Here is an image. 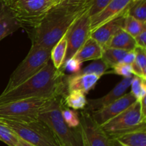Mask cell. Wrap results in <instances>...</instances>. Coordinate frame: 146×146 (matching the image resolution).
Segmentation results:
<instances>
[{"instance_id": "1", "label": "cell", "mask_w": 146, "mask_h": 146, "mask_svg": "<svg viewBox=\"0 0 146 146\" xmlns=\"http://www.w3.org/2000/svg\"><path fill=\"white\" fill-rule=\"evenodd\" d=\"M66 95V75L51 61L21 85L0 95V105L30 98H54Z\"/></svg>"}, {"instance_id": "2", "label": "cell", "mask_w": 146, "mask_h": 146, "mask_svg": "<svg viewBox=\"0 0 146 146\" xmlns=\"http://www.w3.org/2000/svg\"><path fill=\"white\" fill-rule=\"evenodd\" d=\"M89 7L54 6L36 27L27 33L31 46L51 50Z\"/></svg>"}, {"instance_id": "3", "label": "cell", "mask_w": 146, "mask_h": 146, "mask_svg": "<svg viewBox=\"0 0 146 146\" xmlns=\"http://www.w3.org/2000/svg\"><path fill=\"white\" fill-rule=\"evenodd\" d=\"M59 98L50 99L41 110L38 119L52 131L62 146H84L79 128H68L64 121L61 115L62 101Z\"/></svg>"}, {"instance_id": "4", "label": "cell", "mask_w": 146, "mask_h": 146, "mask_svg": "<svg viewBox=\"0 0 146 146\" xmlns=\"http://www.w3.org/2000/svg\"><path fill=\"white\" fill-rule=\"evenodd\" d=\"M55 5L54 0H15L8 8L20 27L29 33Z\"/></svg>"}, {"instance_id": "5", "label": "cell", "mask_w": 146, "mask_h": 146, "mask_svg": "<svg viewBox=\"0 0 146 146\" xmlns=\"http://www.w3.org/2000/svg\"><path fill=\"white\" fill-rule=\"evenodd\" d=\"M21 139L34 146H61L51 129L40 120L17 122L0 119Z\"/></svg>"}, {"instance_id": "6", "label": "cell", "mask_w": 146, "mask_h": 146, "mask_svg": "<svg viewBox=\"0 0 146 146\" xmlns=\"http://www.w3.org/2000/svg\"><path fill=\"white\" fill-rule=\"evenodd\" d=\"M51 61V50L31 46L24 59L11 74L4 92L21 85L35 75Z\"/></svg>"}, {"instance_id": "7", "label": "cell", "mask_w": 146, "mask_h": 146, "mask_svg": "<svg viewBox=\"0 0 146 146\" xmlns=\"http://www.w3.org/2000/svg\"><path fill=\"white\" fill-rule=\"evenodd\" d=\"M51 98H30L0 105V119L17 122H30L38 120L43 107Z\"/></svg>"}, {"instance_id": "8", "label": "cell", "mask_w": 146, "mask_h": 146, "mask_svg": "<svg viewBox=\"0 0 146 146\" xmlns=\"http://www.w3.org/2000/svg\"><path fill=\"white\" fill-rule=\"evenodd\" d=\"M146 125V116L141 109V103L136 101L131 106L101 125L111 138Z\"/></svg>"}, {"instance_id": "9", "label": "cell", "mask_w": 146, "mask_h": 146, "mask_svg": "<svg viewBox=\"0 0 146 146\" xmlns=\"http://www.w3.org/2000/svg\"><path fill=\"white\" fill-rule=\"evenodd\" d=\"M78 128L84 146H115L111 138L87 111L81 113Z\"/></svg>"}, {"instance_id": "10", "label": "cell", "mask_w": 146, "mask_h": 146, "mask_svg": "<svg viewBox=\"0 0 146 146\" xmlns=\"http://www.w3.org/2000/svg\"><path fill=\"white\" fill-rule=\"evenodd\" d=\"M90 34L91 17L88 9L76 20L67 32V49L64 62L76 55L89 38Z\"/></svg>"}, {"instance_id": "11", "label": "cell", "mask_w": 146, "mask_h": 146, "mask_svg": "<svg viewBox=\"0 0 146 146\" xmlns=\"http://www.w3.org/2000/svg\"><path fill=\"white\" fill-rule=\"evenodd\" d=\"M135 101H136V99L134 98L131 92L127 93L121 98L117 99L116 101L106 106L98 111L90 113L91 114V116L94 118V121L100 126H101L108 121L125 111Z\"/></svg>"}, {"instance_id": "12", "label": "cell", "mask_w": 146, "mask_h": 146, "mask_svg": "<svg viewBox=\"0 0 146 146\" xmlns=\"http://www.w3.org/2000/svg\"><path fill=\"white\" fill-rule=\"evenodd\" d=\"M131 0H112L104 9L91 17V33L108 21L127 14Z\"/></svg>"}, {"instance_id": "13", "label": "cell", "mask_w": 146, "mask_h": 146, "mask_svg": "<svg viewBox=\"0 0 146 146\" xmlns=\"http://www.w3.org/2000/svg\"><path fill=\"white\" fill-rule=\"evenodd\" d=\"M132 79L133 76L130 78H123V79L120 81L106 95L101 98L87 100V108L86 111L89 113L95 112L121 98L131 86Z\"/></svg>"}, {"instance_id": "14", "label": "cell", "mask_w": 146, "mask_h": 146, "mask_svg": "<svg viewBox=\"0 0 146 146\" xmlns=\"http://www.w3.org/2000/svg\"><path fill=\"white\" fill-rule=\"evenodd\" d=\"M127 14L119 16L106 24H103L91 33L90 36L97 41L104 49L108 47V44L114 35L123 29L124 19Z\"/></svg>"}, {"instance_id": "15", "label": "cell", "mask_w": 146, "mask_h": 146, "mask_svg": "<svg viewBox=\"0 0 146 146\" xmlns=\"http://www.w3.org/2000/svg\"><path fill=\"white\" fill-rule=\"evenodd\" d=\"M101 77L95 74H81L66 76V94L71 91H78L87 94L94 89Z\"/></svg>"}, {"instance_id": "16", "label": "cell", "mask_w": 146, "mask_h": 146, "mask_svg": "<svg viewBox=\"0 0 146 146\" xmlns=\"http://www.w3.org/2000/svg\"><path fill=\"white\" fill-rule=\"evenodd\" d=\"M113 142L118 143L125 146H146V127L145 125L116 135L111 138Z\"/></svg>"}, {"instance_id": "17", "label": "cell", "mask_w": 146, "mask_h": 146, "mask_svg": "<svg viewBox=\"0 0 146 146\" xmlns=\"http://www.w3.org/2000/svg\"><path fill=\"white\" fill-rule=\"evenodd\" d=\"M103 52L104 48L96 40L90 36L74 57L81 62L91 60L96 61L101 59Z\"/></svg>"}, {"instance_id": "18", "label": "cell", "mask_w": 146, "mask_h": 146, "mask_svg": "<svg viewBox=\"0 0 146 146\" xmlns=\"http://www.w3.org/2000/svg\"><path fill=\"white\" fill-rule=\"evenodd\" d=\"M20 28L8 7L0 4V41Z\"/></svg>"}, {"instance_id": "19", "label": "cell", "mask_w": 146, "mask_h": 146, "mask_svg": "<svg viewBox=\"0 0 146 146\" xmlns=\"http://www.w3.org/2000/svg\"><path fill=\"white\" fill-rule=\"evenodd\" d=\"M108 47L130 51L135 50L137 46L134 37L121 29L111 38Z\"/></svg>"}, {"instance_id": "20", "label": "cell", "mask_w": 146, "mask_h": 146, "mask_svg": "<svg viewBox=\"0 0 146 146\" xmlns=\"http://www.w3.org/2000/svg\"><path fill=\"white\" fill-rule=\"evenodd\" d=\"M66 49L67 33L55 44V46L51 50V61L56 69L60 70L62 68L65 60Z\"/></svg>"}, {"instance_id": "21", "label": "cell", "mask_w": 146, "mask_h": 146, "mask_svg": "<svg viewBox=\"0 0 146 146\" xmlns=\"http://www.w3.org/2000/svg\"><path fill=\"white\" fill-rule=\"evenodd\" d=\"M64 104L68 108L74 110H82L87 105L86 94L78 91L68 93L64 96Z\"/></svg>"}, {"instance_id": "22", "label": "cell", "mask_w": 146, "mask_h": 146, "mask_svg": "<svg viewBox=\"0 0 146 146\" xmlns=\"http://www.w3.org/2000/svg\"><path fill=\"white\" fill-rule=\"evenodd\" d=\"M136 58L132 64L133 76L146 80V49L136 47Z\"/></svg>"}, {"instance_id": "23", "label": "cell", "mask_w": 146, "mask_h": 146, "mask_svg": "<svg viewBox=\"0 0 146 146\" xmlns=\"http://www.w3.org/2000/svg\"><path fill=\"white\" fill-rule=\"evenodd\" d=\"M127 51L124 50L114 48H106L104 49L101 59L108 65L109 68H112L119 63H121Z\"/></svg>"}, {"instance_id": "24", "label": "cell", "mask_w": 146, "mask_h": 146, "mask_svg": "<svg viewBox=\"0 0 146 146\" xmlns=\"http://www.w3.org/2000/svg\"><path fill=\"white\" fill-rule=\"evenodd\" d=\"M123 29L133 37H135L143 30L146 29V24L126 14L124 19Z\"/></svg>"}, {"instance_id": "25", "label": "cell", "mask_w": 146, "mask_h": 146, "mask_svg": "<svg viewBox=\"0 0 146 146\" xmlns=\"http://www.w3.org/2000/svg\"><path fill=\"white\" fill-rule=\"evenodd\" d=\"M127 15L146 24V0L131 3L127 11Z\"/></svg>"}, {"instance_id": "26", "label": "cell", "mask_w": 146, "mask_h": 146, "mask_svg": "<svg viewBox=\"0 0 146 146\" xmlns=\"http://www.w3.org/2000/svg\"><path fill=\"white\" fill-rule=\"evenodd\" d=\"M109 68L106 64L102 59H98L91 62L84 69H81L78 74H95L101 77L107 70Z\"/></svg>"}, {"instance_id": "27", "label": "cell", "mask_w": 146, "mask_h": 146, "mask_svg": "<svg viewBox=\"0 0 146 146\" xmlns=\"http://www.w3.org/2000/svg\"><path fill=\"white\" fill-rule=\"evenodd\" d=\"M131 86V94L133 96L136 101H140L146 96V84L145 79H143L141 77L136 76H133Z\"/></svg>"}, {"instance_id": "28", "label": "cell", "mask_w": 146, "mask_h": 146, "mask_svg": "<svg viewBox=\"0 0 146 146\" xmlns=\"http://www.w3.org/2000/svg\"><path fill=\"white\" fill-rule=\"evenodd\" d=\"M0 141L8 146H17L19 137L12 130L0 121Z\"/></svg>"}, {"instance_id": "29", "label": "cell", "mask_w": 146, "mask_h": 146, "mask_svg": "<svg viewBox=\"0 0 146 146\" xmlns=\"http://www.w3.org/2000/svg\"><path fill=\"white\" fill-rule=\"evenodd\" d=\"M61 115L68 128L76 129L79 127L80 118L76 111L70 108H65L61 111Z\"/></svg>"}, {"instance_id": "30", "label": "cell", "mask_w": 146, "mask_h": 146, "mask_svg": "<svg viewBox=\"0 0 146 146\" xmlns=\"http://www.w3.org/2000/svg\"><path fill=\"white\" fill-rule=\"evenodd\" d=\"M82 64L83 62L80 61L79 60L77 59L75 57L69 58L63 64V66L61 68V70L64 71H66L68 73L72 74L71 75H75L78 74L82 69Z\"/></svg>"}, {"instance_id": "31", "label": "cell", "mask_w": 146, "mask_h": 146, "mask_svg": "<svg viewBox=\"0 0 146 146\" xmlns=\"http://www.w3.org/2000/svg\"><path fill=\"white\" fill-rule=\"evenodd\" d=\"M113 72L123 76V78H130L133 75L132 65L125 64L123 63H119L115 66L113 67Z\"/></svg>"}, {"instance_id": "32", "label": "cell", "mask_w": 146, "mask_h": 146, "mask_svg": "<svg viewBox=\"0 0 146 146\" xmlns=\"http://www.w3.org/2000/svg\"><path fill=\"white\" fill-rule=\"evenodd\" d=\"M112 0H91L88 8V14L90 17L96 15L102 11Z\"/></svg>"}, {"instance_id": "33", "label": "cell", "mask_w": 146, "mask_h": 146, "mask_svg": "<svg viewBox=\"0 0 146 146\" xmlns=\"http://www.w3.org/2000/svg\"><path fill=\"white\" fill-rule=\"evenodd\" d=\"M91 1V0H59L57 4L69 7H86L90 6Z\"/></svg>"}, {"instance_id": "34", "label": "cell", "mask_w": 146, "mask_h": 146, "mask_svg": "<svg viewBox=\"0 0 146 146\" xmlns=\"http://www.w3.org/2000/svg\"><path fill=\"white\" fill-rule=\"evenodd\" d=\"M135 44H136V46L138 48H144L146 49V44H145V39H146V29L143 30L142 32L135 37Z\"/></svg>"}, {"instance_id": "35", "label": "cell", "mask_w": 146, "mask_h": 146, "mask_svg": "<svg viewBox=\"0 0 146 146\" xmlns=\"http://www.w3.org/2000/svg\"><path fill=\"white\" fill-rule=\"evenodd\" d=\"M135 58H136V53H135V50H133V51H127L126 54H125L124 57L123 58L121 63L132 65V64H133L134 61H135Z\"/></svg>"}, {"instance_id": "36", "label": "cell", "mask_w": 146, "mask_h": 146, "mask_svg": "<svg viewBox=\"0 0 146 146\" xmlns=\"http://www.w3.org/2000/svg\"><path fill=\"white\" fill-rule=\"evenodd\" d=\"M17 146H34V145H32L31 144L29 143L28 142H27V141H24V140L19 138V141H18V143H17Z\"/></svg>"}, {"instance_id": "37", "label": "cell", "mask_w": 146, "mask_h": 146, "mask_svg": "<svg viewBox=\"0 0 146 146\" xmlns=\"http://www.w3.org/2000/svg\"><path fill=\"white\" fill-rule=\"evenodd\" d=\"M15 0H0V4H2V5L5 6V7H9L12 4V3Z\"/></svg>"}, {"instance_id": "38", "label": "cell", "mask_w": 146, "mask_h": 146, "mask_svg": "<svg viewBox=\"0 0 146 146\" xmlns=\"http://www.w3.org/2000/svg\"><path fill=\"white\" fill-rule=\"evenodd\" d=\"M54 1H55V4H56H56H58V1H59V0H54Z\"/></svg>"}, {"instance_id": "39", "label": "cell", "mask_w": 146, "mask_h": 146, "mask_svg": "<svg viewBox=\"0 0 146 146\" xmlns=\"http://www.w3.org/2000/svg\"><path fill=\"white\" fill-rule=\"evenodd\" d=\"M131 1H132L133 3H134V2H136V1H139V0H131Z\"/></svg>"}, {"instance_id": "40", "label": "cell", "mask_w": 146, "mask_h": 146, "mask_svg": "<svg viewBox=\"0 0 146 146\" xmlns=\"http://www.w3.org/2000/svg\"><path fill=\"white\" fill-rule=\"evenodd\" d=\"M120 146H125V145H120Z\"/></svg>"}, {"instance_id": "41", "label": "cell", "mask_w": 146, "mask_h": 146, "mask_svg": "<svg viewBox=\"0 0 146 146\" xmlns=\"http://www.w3.org/2000/svg\"><path fill=\"white\" fill-rule=\"evenodd\" d=\"M61 146H62V145H61Z\"/></svg>"}]
</instances>
